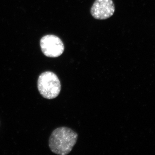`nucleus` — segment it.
I'll use <instances>...</instances> for the list:
<instances>
[{
  "mask_svg": "<svg viewBox=\"0 0 155 155\" xmlns=\"http://www.w3.org/2000/svg\"><path fill=\"white\" fill-rule=\"evenodd\" d=\"M38 88L41 95L45 98H55L60 94L61 84L54 73L50 71L41 73L38 80Z\"/></svg>",
  "mask_w": 155,
  "mask_h": 155,
  "instance_id": "f03ea898",
  "label": "nucleus"
},
{
  "mask_svg": "<svg viewBox=\"0 0 155 155\" xmlns=\"http://www.w3.org/2000/svg\"><path fill=\"white\" fill-rule=\"evenodd\" d=\"M40 45L43 53L49 58H58L62 54L64 51V45L61 39L52 35L42 38Z\"/></svg>",
  "mask_w": 155,
  "mask_h": 155,
  "instance_id": "7ed1b4c3",
  "label": "nucleus"
},
{
  "mask_svg": "<svg viewBox=\"0 0 155 155\" xmlns=\"http://www.w3.org/2000/svg\"><path fill=\"white\" fill-rule=\"evenodd\" d=\"M78 135L69 127H61L54 130L49 140L51 151L56 154L66 155L72 151Z\"/></svg>",
  "mask_w": 155,
  "mask_h": 155,
  "instance_id": "f257e3e1",
  "label": "nucleus"
},
{
  "mask_svg": "<svg viewBox=\"0 0 155 155\" xmlns=\"http://www.w3.org/2000/svg\"><path fill=\"white\" fill-rule=\"evenodd\" d=\"M114 12L115 5L112 0H96L91 10L92 16L100 20L112 17Z\"/></svg>",
  "mask_w": 155,
  "mask_h": 155,
  "instance_id": "20e7f679",
  "label": "nucleus"
}]
</instances>
